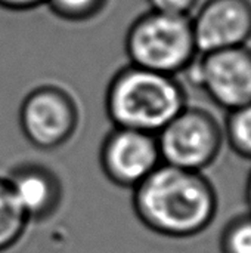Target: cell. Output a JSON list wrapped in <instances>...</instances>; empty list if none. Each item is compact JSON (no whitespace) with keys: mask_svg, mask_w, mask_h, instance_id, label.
<instances>
[{"mask_svg":"<svg viewBox=\"0 0 251 253\" xmlns=\"http://www.w3.org/2000/svg\"><path fill=\"white\" fill-rule=\"evenodd\" d=\"M191 24L198 53L246 46L251 39V0H207Z\"/></svg>","mask_w":251,"mask_h":253,"instance_id":"cell-8","label":"cell"},{"mask_svg":"<svg viewBox=\"0 0 251 253\" xmlns=\"http://www.w3.org/2000/svg\"><path fill=\"white\" fill-rule=\"evenodd\" d=\"M108 0H46L44 4L55 13L58 18L71 21V22H81L89 21L98 16L104 7L107 6Z\"/></svg>","mask_w":251,"mask_h":253,"instance_id":"cell-13","label":"cell"},{"mask_svg":"<svg viewBox=\"0 0 251 253\" xmlns=\"http://www.w3.org/2000/svg\"><path fill=\"white\" fill-rule=\"evenodd\" d=\"M198 55L188 68L191 79L217 107L232 111L251 102V49L237 46Z\"/></svg>","mask_w":251,"mask_h":253,"instance_id":"cell-6","label":"cell"},{"mask_svg":"<svg viewBox=\"0 0 251 253\" xmlns=\"http://www.w3.org/2000/svg\"><path fill=\"white\" fill-rule=\"evenodd\" d=\"M30 221L19 208L6 178H0V253L12 249L24 236Z\"/></svg>","mask_w":251,"mask_h":253,"instance_id":"cell-10","label":"cell"},{"mask_svg":"<svg viewBox=\"0 0 251 253\" xmlns=\"http://www.w3.org/2000/svg\"><path fill=\"white\" fill-rule=\"evenodd\" d=\"M155 136L163 163L203 172L220 154L225 135L213 114L186 105Z\"/></svg>","mask_w":251,"mask_h":253,"instance_id":"cell-4","label":"cell"},{"mask_svg":"<svg viewBox=\"0 0 251 253\" xmlns=\"http://www.w3.org/2000/svg\"><path fill=\"white\" fill-rule=\"evenodd\" d=\"M223 135L237 154L251 159V102L229 111Z\"/></svg>","mask_w":251,"mask_h":253,"instance_id":"cell-11","label":"cell"},{"mask_svg":"<svg viewBox=\"0 0 251 253\" xmlns=\"http://www.w3.org/2000/svg\"><path fill=\"white\" fill-rule=\"evenodd\" d=\"M99 163L109 182L133 190L163 162L154 133L114 126L102 141Z\"/></svg>","mask_w":251,"mask_h":253,"instance_id":"cell-7","label":"cell"},{"mask_svg":"<svg viewBox=\"0 0 251 253\" xmlns=\"http://www.w3.org/2000/svg\"><path fill=\"white\" fill-rule=\"evenodd\" d=\"M246 200H247V205H249L251 212V170L249 178H247V184H246Z\"/></svg>","mask_w":251,"mask_h":253,"instance_id":"cell-16","label":"cell"},{"mask_svg":"<svg viewBox=\"0 0 251 253\" xmlns=\"http://www.w3.org/2000/svg\"><path fill=\"white\" fill-rule=\"evenodd\" d=\"M46 0H0V7L12 12H27L43 6Z\"/></svg>","mask_w":251,"mask_h":253,"instance_id":"cell-15","label":"cell"},{"mask_svg":"<svg viewBox=\"0 0 251 253\" xmlns=\"http://www.w3.org/2000/svg\"><path fill=\"white\" fill-rule=\"evenodd\" d=\"M151 10L179 15V16H189L191 12L197 7L200 0H146Z\"/></svg>","mask_w":251,"mask_h":253,"instance_id":"cell-14","label":"cell"},{"mask_svg":"<svg viewBox=\"0 0 251 253\" xmlns=\"http://www.w3.org/2000/svg\"><path fill=\"white\" fill-rule=\"evenodd\" d=\"M75 98L56 84L31 89L19 105L18 123L24 138L37 150L55 151L67 145L80 126Z\"/></svg>","mask_w":251,"mask_h":253,"instance_id":"cell-5","label":"cell"},{"mask_svg":"<svg viewBox=\"0 0 251 253\" xmlns=\"http://www.w3.org/2000/svg\"><path fill=\"white\" fill-rule=\"evenodd\" d=\"M186 107V93L176 76L132 64L120 68L105 92V111L112 126L157 135Z\"/></svg>","mask_w":251,"mask_h":253,"instance_id":"cell-2","label":"cell"},{"mask_svg":"<svg viewBox=\"0 0 251 253\" xmlns=\"http://www.w3.org/2000/svg\"><path fill=\"white\" fill-rule=\"evenodd\" d=\"M129 64L178 76L198 56L189 16L148 10L129 27L124 39Z\"/></svg>","mask_w":251,"mask_h":253,"instance_id":"cell-3","label":"cell"},{"mask_svg":"<svg viewBox=\"0 0 251 253\" xmlns=\"http://www.w3.org/2000/svg\"><path fill=\"white\" fill-rule=\"evenodd\" d=\"M6 181L30 222L52 218L61 208L64 187L58 175L44 165L24 162L16 165Z\"/></svg>","mask_w":251,"mask_h":253,"instance_id":"cell-9","label":"cell"},{"mask_svg":"<svg viewBox=\"0 0 251 253\" xmlns=\"http://www.w3.org/2000/svg\"><path fill=\"white\" fill-rule=\"evenodd\" d=\"M220 253H251V212L232 218L219 239Z\"/></svg>","mask_w":251,"mask_h":253,"instance_id":"cell-12","label":"cell"},{"mask_svg":"<svg viewBox=\"0 0 251 253\" xmlns=\"http://www.w3.org/2000/svg\"><path fill=\"white\" fill-rule=\"evenodd\" d=\"M133 211L152 233L189 239L212 225L217 213V194L201 172L161 163L133 188Z\"/></svg>","mask_w":251,"mask_h":253,"instance_id":"cell-1","label":"cell"}]
</instances>
